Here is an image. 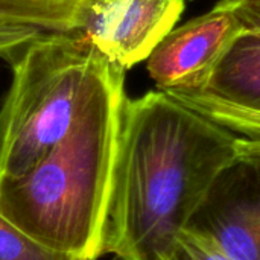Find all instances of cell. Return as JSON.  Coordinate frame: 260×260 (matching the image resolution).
<instances>
[{"label": "cell", "mask_w": 260, "mask_h": 260, "mask_svg": "<svg viewBox=\"0 0 260 260\" xmlns=\"http://www.w3.org/2000/svg\"><path fill=\"white\" fill-rule=\"evenodd\" d=\"M239 136L165 91L125 104L107 238L117 260H171Z\"/></svg>", "instance_id": "6da1fadb"}, {"label": "cell", "mask_w": 260, "mask_h": 260, "mask_svg": "<svg viewBox=\"0 0 260 260\" xmlns=\"http://www.w3.org/2000/svg\"><path fill=\"white\" fill-rule=\"evenodd\" d=\"M125 73L114 64L64 140L21 175L0 178V215L44 247L79 260L107 254Z\"/></svg>", "instance_id": "7a4b0ae2"}, {"label": "cell", "mask_w": 260, "mask_h": 260, "mask_svg": "<svg viewBox=\"0 0 260 260\" xmlns=\"http://www.w3.org/2000/svg\"><path fill=\"white\" fill-rule=\"evenodd\" d=\"M9 62L0 178L21 175L64 140L114 66L75 34H41Z\"/></svg>", "instance_id": "3957f363"}, {"label": "cell", "mask_w": 260, "mask_h": 260, "mask_svg": "<svg viewBox=\"0 0 260 260\" xmlns=\"http://www.w3.org/2000/svg\"><path fill=\"white\" fill-rule=\"evenodd\" d=\"M210 239L230 260H260V139L239 137L187 229Z\"/></svg>", "instance_id": "277c9868"}, {"label": "cell", "mask_w": 260, "mask_h": 260, "mask_svg": "<svg viewBox=\"0 0 260 260\" xmlns=\"http://www.w3.org/2000/svg\"><path fill=\"white\" fill-rule=\"evenodd\" d=\"M247 27L242 0H221L206 14L174 27L146 59L157 90L169 94L203 91Z\"/></svg>", "instance_id": "5b68a950"}, {"label": "cell", "mask_w": 260, "mask_h": 260, "mask_svg": "<svg viewBox=\"0 0 260 260\" xmlns=\"http://www.w3.org/2000/svg\"><path fill=\"white\" fill-rule=\"evenodd\" d=\"M186 0H88L75 35L107 61L129 70L175 27Z\"/></svg>", "instance_id": "8992f818"}, {"label": "cell", "mask_w": 260, "mask_h": 260, "mask_svg": "<svg viewBox=\"0 0 260 260\" xmlns=\"http://www.w3.org/2000/svg\"><path fill=\"white\" fill-rule=\"evenodd\" d=\"M247 23L203 91L168 94L236 136L260 139V23Z\"/></svg>", "instance_id": "52a82bcc"}, {"label": "cell", "mask_w": 260, "mask_h": 260, "mask_svg": "<svg viewBox=\"0 0 260 260\" xmlns=\"http://www.w3.org/2000/svg\"><path fill=\"white\" fill-rule=\"evenodd\" d=\"M84 0H0V24L27 26L44 34H75Z\"/></svg>", "instance_id": "ba28073f"}, {"label": "cell", "mask_w": 260, "mask_h": 260, "mask_svg": "<svg viewBox=\"0 0 260 260\" xmlns=\"http://www.w3.org/2000/svg\"><path fill=\"white\" fill-rule=\"evenodd\" d=\"M0 260H79L53 251L0 215Z\"/></svg>", "instance_id": "9c48e42d"}, {"label": "cell", "mask_w": 260, "mask_h": 260, "mask_svg": "<svg viewBox=\"0 0 260 260\" xmlns=\"http://www.w3.org/2000/svg\"><path fill=\"white\" fill-rule=\"evenodd\" d=\"M171 260H230L210 239L184 230L172 251Z\"/></svg>", "instance_id": "30bf717a"}, {"label": "cell", "mask_w": 260, "mask_h": 260, "mask_svg": "<svg viewBox=\"0 0 260 260\" xmlns=\"http://www.w3.org/2000/svg\"><path fill=\"white\" fill-rule=\"evenodd\" d=\"M44 32L27 26L0 24V56L11 61L27 43L35 40Z\"/></svg>", "instance_id": "8fae6325"}, {"label": "cell", "mask_w": 260, "mask_h": 260, "mask_svg": "<svg viewBox=\"0 0 260 260\" xmlns=\"http://www.w3.org/2000/svg\"><path fill=\"white\" fill-rule=\"evenodd\" d=\"M242 15L247 21L260 23V5H250L242 0Z\"/></svg>", "instance_id": "7c38bea8"}, {"label": "cell", "mask_w": 260, "mask_h": 260, "mask_svg": "<svg viewBox=\"0 0 260 260\" xmlns=\"http://www.w3.org/2000/svg\"><path fill=\"white\" fill-rule=\"evenodd\" d=\"M245 3H250V5H260V0H244Z\"/></svg>", "instance_id": "4fadbf2b"}, {"label": "cell", "mask_w": 260, "mask_h": 260, "mask_svg": "<svg viewBox=\"0 0 260 260\" xmlns=\"http://www.w3.org/2000/svg\"><path fill=\"white\" fill-rule=\"evenodd\" d=\"M87 2H88V0H84V6H85V3H87Z\"/></svg>", "instance_id": "5bb4252c"}]
</instances>
